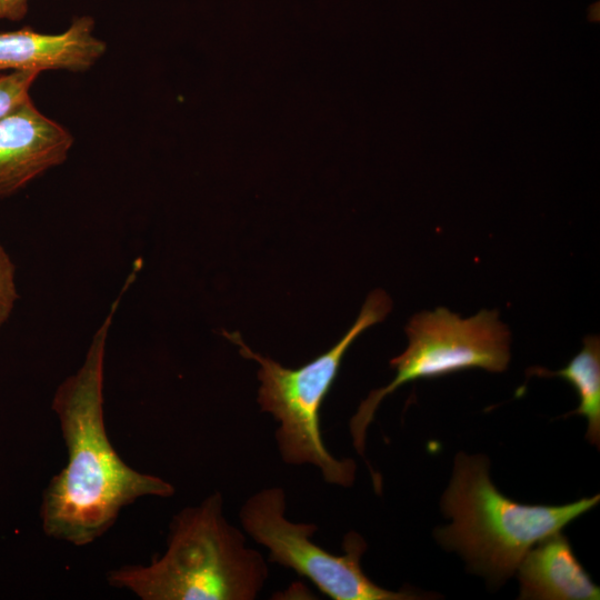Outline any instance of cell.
<instances>
[{
  "label": "cell",
  "mask_w": 600,
  "mask_h": 600,
  "mask_svg": "<svg viewBox=\"0 0 600 600\" xmlns=\"http://www.w3.org/2000/svg\"><path fill=\"white\" fill-rule=\"evenodd\" d=\"M408 347L390 360L393 380L361 401L349 424L353 447L364 454L367 429L380 402L402 384L480 368L502 372L510 361V331L497 310L461 318L447 308L421 311L406 327Z\"/></svg>",
  "instance_id": "cell-5"
},
{
  "label": "cell",
  "mask_w": 600,
  "mask_h": 600,
  "mask_svg": "<svg viewBox=\"0 0 600 600\" xmlns=\"http://www.w3.org/2000/svg\"><path fill=\"white\" fill-rule=\"evenodd\" d=\"M599 501L597 494L561 506L518 503L494 487L486 456L460 452L441 499V509L452 521L434 536L443 548L460 553L471 571L498 586L516 572L536 543L561 531Z\"/></svg>",
  "instance_id": "cell-3"
},
{
  "label": "cell",
  "mask_w": 600,
  "mask_h": 600,
  "mask_svg": "<svg viewBox=\"0 0 600 600\" xmlns=\"http://www.w3.org/2000/svg\"><path fill=\"white\" fill-rule=\"evenodd\" d=\"M39 72L11 71L0 72V118L29 99V91Z\"/></svg>",
  "instance_id": "cell-11"
},
{
  "label": "cell",
  "mask_w": 600,
  "mask_h": 600,
  "mask_svg": "<svg viewBox=\"0 0 600 600\" xmlns=\"http://www.w3.org/2000/svg\"><path fill=\"white\" fill-rule=\"evenodd\" d=\"M29 0H0V20L19 21L28 12Z\"/></svg>",
  "instance_id": "cell-13"
},
{
  "label": "cell",
  "mask_w": 600,
  "mask_h": 600,
  "mask_svg": "<svg viewBox=\"0 0 600 600\" xmlns=\"http://www.w3.org/2000/svg\"><path fill=\"white\" fill-rule=\"evenodd\" d=\"M520 599L598 600L600 589L586 572L561 531L536 543L517 570Z\"/></svg>",
  "instance_id": "cell-9"
},
{
  "label": "cell",
  "mask_w": 600,
  "mask_h": 600,
  "mask_svg": "<svg viewBox=\"0 0 600 600\" xmlns=\"http://www.w3.org/2000/svg\"><path fill=\"white\" fill-rule=\"evenodd\" d=\"M268 577L267 560L227 520L218 491L172 518L161 557L107 573L111 587L142 600H253Z\"/></svg>",
  "instance_id": "cell-2"
},
{
  "label": "cell",
  "mask_w": 600,
  "mask_h": 600,
  "mask_svg": "<svg viewBox=\"0 0 600 600\" xmlns=\"http://www.w3.org/2000/svg\"><path fill=\"white\" fill-rule=\"evenodd\" d=\"M94 333L81 367L57 388L51 409L60 423L67 463L42 493L43 532L84 547L103 536L121 510L144 497L169 498L167 480L127 464L109 440L103 409L104 357L108 331L124 291Z\"/></svg>",
  "instance_id": "cell-1"
},
{
  "label": "cell",
  "mask_w": 600,
  "mask_h": 600,
  "mask_svg": "<svg viewBox=\"0 0 600 600\" xmlns=\"http://www.w3.org/2000/svg\"><path fill=\"white\" fill-rule=\"evenodd\" d=\"M532 374L540 377H561L569 381L579 397L577 409L568 412L583 416L588 422L586 438L599 448L600 443V339L598 336H587L582 349L561 370L549 371L533 368Z\"/></svg>",
  "instance_id": "cell-10"
},
{
  "label": "cell",
  "mask_w": 600,
  "mask_h": 600,
  "mask_svg": "<svg viewBox=\"0 0 600 600\" xmlns=\"http://www.w3.org/2000/svg\"><path fill=\"white\" fill-rule=\"evenodd\" d=\"M89 16L77 18L59 34L32 29L0 33V72L67 70L87 71L106 53L107 44L93 34Z\"/></svg>",
  "instance_id": "cell-8"
},
{
  "label": "cell",
  "mask_w": 600,
  "mask_h": 600,
  "mask_svg": "<svg viewBox=\"0 0 600 600\" xmlns=\"http://www.w3.org/2000/svg\"><path fill=\"white\" fill-rule=\"evenodd\" d=\"M287 497L280 487L264 488L242 504L239 518L243 531L278 563L308 579L333 600H412L421 599L410 590L392 591L376 584L362 570L364 539L349 532L342 554H334L312 541L318 527L287 518Z\"/></svg>",
  "instance_id": "cell-6"
},
{
  "label": "cell",
  "mask_w": 600,
  "mask_h": 600,
  "mask_svg": "<svg viewBox=\"0 0 600 600\" xmlns=\"http://www.w3.org/2000/svg\"><path fill=\"white\" fill-rule=\"evenodd\" d=\"M14 266L0 244V328L10 317L18 299Z\"/></svg>",
  "instance_id": "cell-12"
},
{
  "label": "cell",
  "mask_w": 600,
  "mask_h": 600,
  "mask_svg": "<svg viewBox=\"0 0 600 600\" xmlns=\"http://www.w3.org/2000/svg\"><path fill=\"white\" fill-rule=\"evenodd\" d=\"M391 307V299L383 290L372 291L348 332L330 350L298 369L286 368L252 351L238 332L222 331L239 347L241 356L260 366L258 403L261 411L270 413L279 423L274 437L284 463L311 464L330 484H353L357 464L350 458H336L327 449L321 433L320 409L351 343L364 330L382 321Z\"/></svg>",
  "instance_id": "cell-4"
},
{
  "label": "cell",
  "mask_w": 600,
  "mask_h": 600,
  "mask_svg": "<svg viewBox=\"0 0 600 600\" xmlns=\"http://www.w3.org/2000/svg\"><path fill=\"white\" fill-rule=\"evenodd\" d=\"M72 134L24 100L0 118V199L63 163Z\"/></svg>",
  "instance_id": "cell-7"
}]
</instances>
